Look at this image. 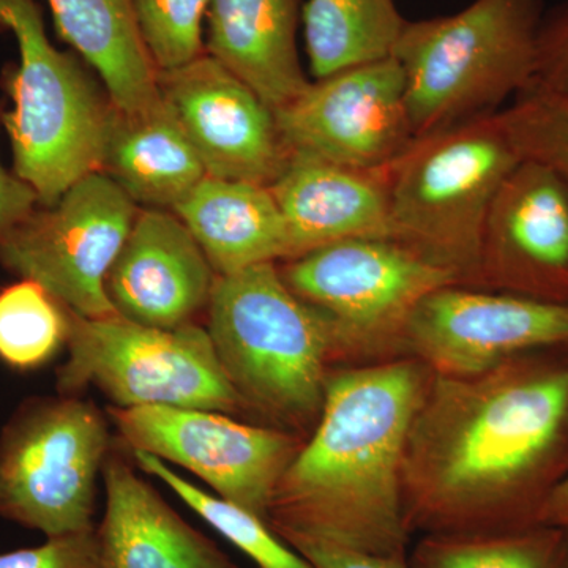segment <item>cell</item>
<instances>
[{"label":"cell","mask_w":568,"mask_h":568,"mask_svg":"<svg viewBox=\"0 0 568 568\" xmlns=\"http://www.w3.org/2000/svg\"><path fill=\"white\" fill-rule=\"evenodd\" d=\"M538 525L568 530V474L541 508Z\"/></svg>","instance_id":"obj_33"},{"label":"cell","mask_w":568,"mask_h":568,"mask_svg":"<svg viewBox=\"0 0 568 568\" xmlns=\"http://www.w3.org/2000/svg\"><path fill=\"white\" fill-rule=\"evenodd\" d=\"M103 480V568H239L122 458L108 455Z\"/></svg>","instance_id":"obj_18"},{"label":"cell","mask_w":568,"mask_h":568,"mask_svg":"<svg viewBox=\"0 0 568 568\" xmlns=\"http://www.w3.org/2000/svg\"><path fill=\"white\" fill-rule=\"evenodd\" d=\"M409 568H568V530L537 525L495 534H428Z\"/></svg>","instance_id":"obj_24"},{"label":"cell","mask_w":568,"mask_h":568,"mask_svg":"<svg viewBox=\"0 0 568 568\" xmlns=\"http://www.w3.org/2000/svg\"><path fill=\"white\" fill-rule=\"evenodd\" d=\"M69 316L41 284L21 278L0 291V358L18 369L47 364L67 345Z\"/></svg>","instance_id":"obj_26"},{"label":"cell","mask_w":568,"mask_h":568,"mask_svg":"<svg viewBox=\"0 0 568 568\" xmlns=\"http://www.w3.org/2000/svg\"><path fill=\"white\" fill-rule=\"evenodd\" d=\"M0 568H103L97 529L51 537L40 547L0 555Z\"/></svg>","instance_id":"obj_29"},{"label":"cell","mask_w":568,"mask_h":568,"mask_svg":"<svg viewBox=\"0 0 568 568\" xmlns=\"http://www.w3.org/2000/svg\"><path fill=\"white\" fill-rule=\"evenodd\" d=\"M568 474V346L487 372H432L403 462L409 534L532 528Z\"/></svg>","instance_id":"obj_1"},{"label":"cell","mask_w":568,"mask_h":568,"mask_svg":"<svg viewBox=\"0 0 568 568\" xmlns=\"http://www.w3.org/2000/svg\"><path fill=\"white\" fill-rule=\"evenodd\" d=\"M141 37L160 71L204 54L203 20L211 0H133Z\"/></svg>","instance_id":"obj_28"},{"label":"cell","mask_w":568,"mask_h":568,"mask_svg":"<svg viewBox=\"0 0 568 568\" xmlns=\"http://www.w3.org/2000/svg\"><path fill=\"white\" fill-rule=\"evenodd\" d=\"M140 207L110 175L95 171L52 205H37L0 237V265L44 287L84 317L115 315L106 276Z\"/></svg>","instance_id":"obj_10"},{"label":"cell","mask_w":568,"mask_h":568,"mask_svg":"<svg viewBox=\"0 0 568 568\" xmlns=\"http://www.w3.org/2000/svg\"><path fill=\"white\" fill-rule=\"evenodd\" d=\"M209 335L246 410L313 432L334 369L331 321L287 287L276 263L216 276Z\"/></svg>","instance_id":"obj_3"},{"label":"cell","mask_w":568,"mask_h":568,"mask_svg":"<svg viewBox=\"0 0 568 568\" xmlns=\"http://www.w3.org/2000/svg\"><path fill=\"white\" fill-rule=\"evenodd\" d=\"M108 417L132 450L192 470L220 497L265 521L284 473L305 443L287 429L192 407L111 406Z\"/></svg>","instance_id":"obj_11"},{"label":"cell","mask_w":568,"mask_h":568,"mask_svg":"<svg viewBox=\"0 0 568 568\" xmlns=\"http://www.w3.org/2000/svg\"><path fill=\"white\" fill-rule=\"evenodd\" d=\"M216 275L287 260V235L271 189L207 178L173 209Z\"/></svg>","instance_id":"obj_20"},{"label":"cell","mask_w":568,"mask_h":568,"mask_svg":"<svg viewBox=\"0 0 568 568\" xmlns=\"http://www.w3.org/2000/svg\"><path fill=\"white\" fill-rule=\"evenodd\" d=\"M160 93L207 175L271 186L291 160L275 111L207 52L160 71Z\"/></svg>","instance_id":"obj_15"},{"label":"cell","mask_w":568,"mask_h":568,"mask_svg":"<svg viewBox=\"0 0 568 568\" xmlns=\"http://www.w3.org/2000/svg\"><path fill=\"white\" fill-rule=\"evenodd\" d=\"M387 168L355 170L291 153L268 186L286 226L287 260L351 239H394Z\"/></svg>","instance_id":"obj_17"},{"label":"cell","mask_w":568,"mask_h":568,"mask_svg":"<svg viewBox=\"0 0 568 568\" xmlns=\"http://www.w3.org/2000/svg\"><path fill=\"white\" fill-rule=\"evenodd\" d=\"M102 173L149 209H173L207 178L200 155L164 102L145 114L115 110Z\"/></svg>","instance_id":"obj_22"},{"label":"cell","mask_w":568,"mask_h":568,"mask_svg":"<svg viewBox=\"0 0 568 568\" xmlns=\"http://www.w3.org/2000/svg\"><path fill=\"white\" fill-rule=\"evenodd\" d=\"M301 20L302 0H211L205 52L278 110L312 82L297 50Z\"/></svg>","instance_id":"obj_19"},{"label":"cell","mask_w":568,"mask_h":568,"mask_svg":"<svg viewBox=\"0 0 568 568\" xmlns=\"http://www.w3.org/2000/svg\"><path fill=\"white\" fill-rule=\"evenodd\" d=\"M110 446L108 418L93 403L74 395L24 403L0 433V517L47 538L93 529Z\"/></svg>","instance_id":"obj_9"},{"label":"cell","mask_w":568,"mask_h":568,"mask_svg":"<svg viewBox=\"0 0 568 568\" xmlns=\"http://www.w3.org/2000/svg\"><path fill=\"white\" fill-rule=\"evenodd\" d=\"M216 276L175 213L144 209L106 276V294L123 320L174 328L209 306Z\"/></svg>","instance_id":"obj_16"},{"label":"cell","mask_w":568,"mask_h":568,"mask_svg":"<svg viewBox=\"0 0 568 568\" xmlns=\"http://www.w3.org/2000/svg\"><path fill=\"white\" fill-rule=\"evenodd\" d=\"M500 118L521 159L547 164L568 186V99L530 85Z\"/></svg>","instance_id":"obj_27"},{"label":"cell","mask_w":568,"mask_h":568,"mask_svg":"<svg viewBox=\"0 0 568 568\" xmlns=\"http://www.w3.org/2000/svg\"><path fill=\"white\" fill-rule=\"evenodd\" d=\"M63 40L102 78L115 110L136 115L163 103L133 0H48Z\"/></svg>","instance_id":"obj_21"},{"label":"cell","mask_w":568,"mask_h":568,"mask_svg":"<svg viewBox=\"0 0 568 568\" xmlns=\"http://www.w3.org/2000/svg\"><path fill=\"white\" fill-rule=\"evenodd\" d=\"M69 361L58 372L62 395L99 387L119 407L170 406L241 414L207 328L190 323L148 327L118 315L84 317L67 308Z\"/></svg>","instance_id":"obj_8"},{"label":"cell","mask_w":568,"mask_h":568,"mask_svg":"<svg viewBox=\"0 0 568 568\" xmlns=\"http://www.w3.org/2000/svg\"><path fill=\"white\" fill-rule=\"evenodd\" d=\"M280 275L332 324L334 368L402 357L418 302L457 276L394 239H351L282 261Z\"/></svg>","instance_id":"obj_7"},{"label":"cell","mask_w":568,"mask_h":568,"mask_svg":"<svg viewBox=\"0 0 568 568\" xmlns=\"http://www.w3.org/2000/svg\"><path fill=\"white\" fill-rule=\"evenodd\" d=\"M544 0H474L407 21L392 55L405 73L414 134L495 114L536 80Z\"/></svg>","instance_id":"obj_4"},{"label":"cell","mask_w":568,"mask_h":568,"mask_svg":"<svg viewBox=\"0 0 568 568\" xmlns=\"http://www.w3.org/2000/svg\"><path fill=\"white\" fill-rule=\"evenodd\" d=\"M136 465L149 476L173 489L194 514L219 530L260 568H313L290 545L276 536L265 519L231 500L209 495L192 481L175 474L163 459L148 452L132 450Z\"/></svg>","instance_id":"obj_25"},{"label":"cell","mask_w":568,"mask_h":568,"mask_svg":"<svg viewBox=\"0 0 568 568\" xmlns=\"http://www.w3.org/2000/svg\"><path fill=\"white\" fill-rule=\"evenodd\" d=\"M275 118L291 153L355 170H384L416 140L394 55L310 82Z\"/></svg>","instance_id":"obj_12"},{"label":"cell","mask_w":568,"mask_h":568,"mask_svg":"<svg viewBox=\"0 0 568 568\" xmlns=\"http://www.w3.org/2000/svg\"><path fill=\"white\" fill-rule=\"evenodd\" d=\"M302 21L316 80L388 58L407 22L395 0H306Z\"/></svg>","instance_id":"obj_23"},{"label":"cell","mask_w":568,"mask_h":568,"mask_svg":"<svg viewBox=\"0 0 568 568\" xmlns=\"http://www.w3.org/2000/svg\"><path fill=\"white\" fill-rule=\"evenodd\" d=\"M2 112V108H0ZM2 130V123H0ZM39 205L36 192L9 171L0 159V237L22 222Z\"/></svg>","instance_id":"obj_32"},{"label":"cell","mask_w":568,"mask_h":568,"mask_svg":"<svg viewBox=\"0 0 568 568\" xmlns=\"http://www.w3.org/2000/svg\"><path fill=\"white\" fill-rule=\"evenodd\" d=\"M532 85L568 99V0L545 10L541 18Z\"/></svg>","instance_id":"obj_30"},{"label":"cell","mask_w":568,"mask_h":568,"mask_svg":"<svg viewBox=\"0 0 568 568\" xmlns=\"http://www.w3.org/2000/svg\"><path fill=\"white\" fill-rule=\"evenodd\" d=\"M470 287L568 306V186L521 160L489 207Z\"/></svg>","instance_id":"obj_14"},{"label":"cell","mask_w":568,"mask_h":568,"mask_svg":"<svg viewBox=\"0 0 568 568\" xmlns=\"http://www.w3.org/2000/svg\"><path fill=\"white\" fill-rule=\"evenodd\" d=\"M521 160L500 111L417 136L387 168L394 241L469 286L489 207Z\"/></svg>","instance_id":"obj_6"},{"label":"cell","mask_w":568,"mask_h":568,"mask_svg":"<svg viewBox=\"0 0 568 568\" xmlns=\"http://www.w3.org/2000/svg\"><path fill=\"white\" fill-rule=\"evenodd\" d=\"M429 376L407 357L328 373L321 416L268 510L276 536L407 558L403 462Z\"/></svg>","instance_id":"obj_2"},{"label":"cell","mask_w":568,"mask_h":568,"mask_svg":"<svg viewBox=\"0 0 568 568\" xmlns=\"http://www.w3.org/2000/svg\"><path fill=\"white\" fill-rule=\"evenodd\" d=\"M0 31L13 33L20 52L3 73L13 106L0 112L13 173L39 205H52L102 168L115 106L80 61L48 39L37 0H0Z\"/></svg>","instance_id":"obj_5"},{"label":"cell","mask_w":568,"mask_h":568,"mask_svg":"<svg viewBox=\"0 0 568 568\" xmlns=\"http://www.w3.org/2000/svg\"><path fill=\"white\" fill-rule=\"evenodd\" d=\"M559 346H568L567 305L447 284L410 313L402 357L435 375L470 376L514 355Z\"/></svg>","instance_id":"obj_13"},{"label":"cell","mask_w":568,"mask_h":568,"mask_svg":"<svg viewBox=\"0 0 568 568\" xmlns=\"http://www.w3.org/2000/svg\"><path fill=\"white\" fill-rule=\"evenodd\" d=\"M283 541L308 560L313 568H409L407 558L368 555L313 538L290 537Z\"/></svg>","instance_id":"obj_31"}]
</instances>
